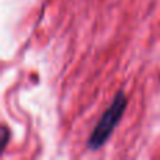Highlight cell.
<instances>
[{
    "mask_svg": "<svg viewBox=\"0 0 160 160\" xmlns=\"http://www.w3.org/2000/svg\"><path fill=\"white\" fill-rule=\"evenodd\" d=\"M8 139H10V131H8V128L6 127V125H3L2 127V145H0V153H3L4 148L7 146Z\"/></svg>",
    "mask_w": 160,
    "mask_h": 160,
    "instance_id": "2",
    "label": "cell"
},
{
    "mask_svg": "<svg viewBox=\"0 0 160 160\" xmlns=\"http://www.w3.org/2000/svg\"><path fill=\"white\" fill-rule=\"evenodd\" d=\"M128 98L124 90H119L115 94L111 105L105 110V112L98 119L97 125L94 127L93 132L90 133L87 139V148L91 150H97L107 143V141L111 138L115 127L119 124V121L124 117V112L127 110Z\"/></svg>",
    "mask_w": 160,
    "mask_h": 160,
    "instance_id": "1",
    "label": "cell"
}]
</instances>
